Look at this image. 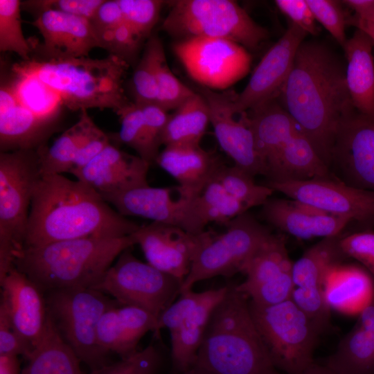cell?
Masks as SVG:
<instances>
[{"mask_svg":"<svg viewBox=\"0 0 374 374\" xmlns=\"http://www.w3.org/2000/svg\"><path fill=\"white\" fill-rule=\"evenodd\" d=\"M42 177L37 149L0 154V280L24 248L35 188Z\"/></svg>","mask_w":374,"mask_h":374,"instance_id":"cell-6","label":"cell"},{"mask_svg":"<svg viewBox=\"0 0 374 374\" xmlns=\"http://www.w3.org/2000/svg\"><path fill=\"white\" fill-rule=\"evenodd\" d=\"M21 6L19 0H0V51L15 53L27 61L31 45L22 32Z\"/></svg>","mask_w":374,"mask_h":374,"instance_id":"cell-42","label":"cell"},{"mask_svg":"<svg viewBox=\"0 0 374 374\" xmlns=\"http://www.w3.org/2000/svg\"><path fill=\"white\" fill-rule=\"evenodd\" d=\"M292 267L284 237L271 233L248 261L246 278L236 288L257 305L283 302L291 299L294 288Z\"/></svg>","mask_w":374,"mask_h":374,"instance_id":"cell-16","label":"cell"},{"mask_svg":"<svg viewBox=\"0 0 374 374\" xmlns=\"http://www.w3.org/2000/svg\"><path fill=\"white\" fill-rule=\"evenodd\" d=\"M184 374H211V373L204 371L203 370L195 368V367H192Z\"/></svg>","mask_w":374,"mask_h":374,"instance_id":"cell-60","label":"cell"},{"mask_svg":"<svg viewBox=\"0 0 374 374\" xmlns=\"http://www.w3.org/2000/svg\"><path fill=\"white\" fill-rule=\"evenodd\" d=\"M82 111L84 130L71 174L85 166L110 143L108 136L93 123L87 110Z\"/></svg>","mask_w":374,"mask_h":374,"instance_id":"cell-49","label":"cell"},{"mask_svg":"<svg viewBox=\"0 0 374 374\" xmlns=\"http://www.w3.org/2000/svg\"><path fill=\"white\" fill-rule=\"evenodd\" d=\"M227 286L192 367L211 374H278L252 319L249 299L235 285Z\"/></svg>","mask_w":374,"mask_h":374,"instance_id":"cell-4","label":"cell"},{"mask_svg":"<svg viewBox=\"0 0 374 374\" xmlns=\"http://www.w3.org/2000/svg\"><path fill=\"white\" fill-rule=\"evenodd\" d=\"M267 186L328 214L356 221L368 230L374 226V190L356 188L330 177L268 182Z\"/></svg>","mask_w":374,"mask_h":374,"instance_id":"cell-15","label":"cell"},{"mask_svg":"<svg viewBox=\"0 0 374 374\" xmlns=\"http://www.w3.org/2000/svg\"><path fill=\"white\" fill-rule=\"evenodd\" d=\"M374 41L364 32L356 29L343 49L346 79L355 109L374 120Z\"/></svg>","mask_w":374,"mask_h":374,"instance_id":"cell-30","label":"cell"},{"mask_svg":"<svg viewBox=\"0 0 374 374\" xmlns=\"http://www.w3.org/2000/svg\"><path fill=\"white\" fill-rule=\"evenodd\" d=\"M18 356L0 355V374H21Z\"/></svg>","mask_w":374,"mask_h":374,"instance_id":"cell-57","label":"cell"},{"mask_svg":"<svg viewBox=\"0 0 374 374\" xmlns=\"http://www.w3.org/2000/svg\"><path fill=\"white\" fill-rule=\"evenodd\" d=\"M44 294L48 315L80 362L91 371L109 364V354L98 345L97 327L106 311L121 304L93 288L61 289Z\"/></svg>","mask_w":374,"mask_h":374,"instance_id":"cell-8","label":"cell"},{"mask_svg":"<svg viewBox=\"0 0 374 374\" xmlns=\"http://www.w3.org/2000/svg\"><path fill=\"white\" fill-rule=\"evenodd\" d=\"M148 136L157 148L161 145V136L168 120L169 114L157 104L139 105Z\"/></svg>","mask_w":374,"mask_h":374,"instance_id":"cell-54","label":"cell"},{"mask_svg":"<svg viewBox=\"0 0 374 374\" xmlns=\"http://www.w3.org/2000/svg\"><path fill=\"white\" fill-rule=\"evenodd\" d=\"M100 48L130 65L137 57L143 39L125 22L112 29L97 33Z\"/></svg>","mask_w":374,"mask_h":374,"instance_id":"cell-46","label":"cell"},{"mask_svg":"<svg viewBox=\"0 0 374 374\" xmlns=\"http://www.w3.org/2000/svg\"><path fill=\"white\" fill-rule=\"evenodd\" d=\"M291 299L310 318L322 332L330 327L331 310L323 290L294 287Z\"/></svg>","mask_w":374,"mask_h":374,"instance_id":"cell-48","label":"cell"},{"mask_svg":"<svg viewBox=\"0 0 374 374\" xmlns=\"http://www.w3.org/2000/svg\"><path fill=\"white\" fill-rule=\"evenodd\" d=\"M131 248L120 254L93 288L122 305L141 308L158 319L180 295L182 283L148 262L139 260L132 254Z\"/></svg>","mask_w":374,"mask_h":374,"instance_id":"cell-10","label":"cell"},{"mask_svg":"<svg viewBox=\"0 0 374 374\" xmlns=\"http://www.w3.org/2000/svg\"><path fill=\"white\" fill-rule=\"evenodd\" d=\"M104 0H34L21 3L26 10L36 17L46 10H55L85 18L89 21Z\"/></svg>","mask_w":374,"mask_h":374,"instance_id":"cell-50","label":"cell"},{"mask_svg":"<svg viewBox=\"0 0 374 374\" xmlns=\"http://www.w3.org/2000/svg\"><path fill=\"white\" fill-rule=\"evenodd\" d=\"M262 213L265 219L277 229L303 240L341 234L350 222L295 199L269 198L262 205Z\"/></svg>","mask_w":374,"mask_h":374,"instance_id":"cell-24","label":"cell"},{"mask_svg":"<svg viewBox=\"0 0 374 374\" xmlns=\"http://www.w3.org/2000/svg\"><path fill=\"white\" fill-rule=\"evenodd\" d=\"M249 306L278 371L303 374L314 363L313 353L322 332L291 299L270 305H257L249 300Z\"/></svg>","mask_w":374,"mask_h":374,"instance_id":"cell-7","label":"cell"},{"mask_svg":"<svg viewBox=\"0 0 374 374\" xmlns=\"http://www.w3.org/2000/svg\"><path fill=\"white\" fill-rule=\"evenodd\" d=\"M316 21L320 23L343 48L347 41L346 17L341 1L306 0Z\"/></svg>","mask_w":374,"mask_h":374,"instance_id":"cell-47","label":"cell"},{"mask_svg":"<svg viewBox=\"0 0 374 374\" xmlns=\"http://www.w3.org/2000/svg\"><path fill=\"white\" fill-rule=\"evenodd\" d=\"M118 116L121 121L118 139L150 165L156 163L160 152L148 136L140 106L132 103Z\"/></svg>","mask_w":374,"mask_h":374,"instance_id":"cell-41","label":"cell"},{"mask_svg":"<svg viewBox=\"0 0 374 374\" xmlns=\"http://www.w3.org/2000/svg\"><path fill=\"white\" fill-rule=\"evenodd\" d=\"M339 247L346 258L358 261L374 277V232L365 230L342 235Z\"/></svg>","mask_w":374,"mask_h":374,"instance_id":"cell-51","label":"cell"},{"mask_svg":"<svg viewBox=\"0 0 374 374\" xmlns=\"http://www.w3.org/2000/svg\"><path fill=\"white\" fill-rule=\"evenodd\" d=\"M205 99L217 141L222 149L233 161L234 166L252 177L265 176L266 169L249 126L247 113L240 114L238 120L233 110L235 93L215 91L202 87L199 92Z\"/></svg>","mask_w":374,"mask_h":374,"instance_id":"cell-18","label":"cell"},{"mask_svg":"<svg viewBox=\"0 0 374 374\" xmlns=\"http://www.w3.org/2000/svg\"><path fill=\"white\" fill-rule=\"evenodd\" d=\"M173 51L188 74L202 87L226 90L249 73L247 48L227 39L194 37L177 40Z\"/></svg>","mask_w":374,"mask_h":374,"instance_id":"cell-13","label":"cell"},{"mask_svg":"<svg viewBox=\"0 0 374 374\" xmlns=\"http://www.w3.org/2000/svg\"><path fill=\"white\" fill-rule=\"evenodd\" d=\"M323 287L331 311L357 315L374 297V277L361 265L335 262L327 269Z\"/></svg>","mask_w":374,"mask_h":374,"instance_id":"cell-27","label":"cell"},{"mask_svg":"<svg viewBox=\"0 0 374 374\" xmlns=\"http://www.w3.org/2000/svg\"><path fill=\"white\" fill-rule=\"evenodd\" d=\"M125 21L144 40L152 35L163 1L118 0Z\"/></svg>","mask_w":374,"mask_h":374,"instance_id":"cell-45","label":"cell"},{"mask_svg":"<svg viewBox=\"0 0 374 374\" xmlns=\"http://www.w3.org/2000/svg\"><path fill=\"white\" fill-rule=\"evenodd\" d=\"M156 78L158 88L157 104L166 112L176 109L196 93L172 72L168 65L163 46L157 57Z\"/></svg>","mask_w":374,"mask_h":374,"instance_id":"cell-43","label":"cell"},{"mask_svg":"<svg viewBox=\"0 0 374 374\" xmlns=\"http://www.w3.org/2000/svg\"><path fill=\"white\" fill-rule=\"evenodd\" d=\"M303 374H336L324 364H312Z\"/></svg>","mask_w":374,"mask_h":374,"instance_id":"cell-59","label":"cell"},{"mask_svg":"<svg viewBox=\"0 0 374 374\" xmlns=\"http://www.w3.org/2000/svg\"><path fill=\"white\" fill-rule=\"evenodd\" d=\"M210 123L209 110L204 97L197 93L169 115L161 136V145H200Z\"/></svg>","mask_w":374,"mask_h":374,"instance_id":"cell-34","label":"cell"},{"mask_svg":"<svg viewBox=\"0 0 374 374\" xmlns=\"http://www.w3.org/2000/svg\"><path fill=\"white\" fill-rule=\"evenodd\" d=\"M134 244L132 234L62 240L21 249L15 253L14 265L44 294L61 289L93 288L120 254Z\"/></svg>","mask_w":374,"mask_h":374,"instance_id":"cell-3","label":"cell"},{"mask_svg":"<svg viewBox=\"0 0 374 374\" xmlns=\"http://www.w3.org/2000/svg\"><path fill=\"white\" fill-rule=\"evenodd\" d=\"M163 170L174 177L188 194L197 197L225 165L214 152L200 145L165 146L156 161Z\"/></svg>","mask_w":374,"mask_h":374,"instance_id":"cell-26","label":"cell"},{"mask_svg":"<svg viewBox=\"0 0 374 374\" xmlns=\"http://www.w3.org/2000/svg\"><path fill=\"white\" fill-rule=\"evenodd\" d=\"M16 78L11 87L18 101L53 128L63 105L58 94L33 73L15 66Z\"/></svg>","mask_w":374,"mask_h":374,"instance_id":"cell-36","label":"cell"},{"mask_svg":"<svg viewBox=\"0 0 374 374\" xmlns=\"http://www.w3.org/2000/svg\"><path fill=\"white\" fill-rule=\"evenodd\" d=\"M214 235L206 231L193 233L178 226L155 222L140 226L132 234L147 262L182 283L198 253Z\"/></svg>","mask_w":374,"mask_h":374,"instance_id":"cell-17","label":"cell"},{"mask_svg":"<svg viewBox=\"0 0 374 374\" xmlns=\"http://www.w3.org/2000/svg\"><path fill=\"white\" fill-rule=\"evenodd\" d=\"M180 194L173 197L176 187L138 186L101 195L121 215L137 216L152 222L178 226L186 231L201 233L207 225L201 218L195 199L180 186Z\"/></svg>","mask_w":374,"mask_h":374,"instance_id":"cell-14","label":"cell"},{"mask_svg":"<svg viewBox=\"0 0 374 374\" xmlns=\"http://www.w3.org/2000/svg\"><path fill=\"white\" fill-rule=\"evenodd\" d=\"M346 25L362 30L374 41V15L366 19H356L350 16L346 17Z\"/></svg>","mask_w":374,"mask_h":374,"instance_id":"cell-58","label":"cell"},{"mask_svg":"<svg viewBox=\"0 0 374 374\" xmlns=\"http://www.w3.org/2000/svg\"><path fill=\"white\" fill-rule=\"evenodd\" d=\"M177 40L213 37L232 40L255 50L269 35L238 3L231 0H179L162 24Z\"/></svg>","mask_w":374,"mask_h":374,"instance_id":"cell-9","label":"cell"},{"mask_svg":"<svg viewBox=\"0 0 374 374\" xmlns=\"http://www.w3.org/2000/svg\"><path fill=\"white\" fill-rule=\"evenodd\" d=\"M161 361L159 349L150 344L127 358L82 374H157Z\"/></svg>","mask_w":374,"mask_h":374,"instance_id":"cell-44","label":"cell"},{"mask_svg":"<svg viewBox=\"0 0 374 374\" xmlns=\"http://www.w3.org/2000/svg\"><path fill=\"white\" fill-rule=\"evenodd\" d=\"M139 227L83 182L47 175L35 188L24 248L88 237L121 238Z\"/></svg>","mask_w":374,"mask_h":374,"instance_id":"cell-2","label":"cell"},{"mask_svg":"<svg viewBox=\"0 0 374 374\" xmlns=\"http://www.w3.org/2000/svg\"><path fill=\"white\" fill-rule=\"evenodd\" d=\"M34 349L13 328L6 309L0 305V355H21L26 359Z\"/></svg>","mask_w":374,"mask_h":374,"instance_id":"cell-52","label":"cell"},{"mask_svg":"<svg viewBox=\"0 0 374 374\" xmlns=\"http://www.w3.org/2000/svg\"><path fill=\"white\" fill-rule=\"evenodd\" d=\"M90 21L96 34L123 23L125 20L118 1L104 0Z\"/></svg>","mask_w":374,"mask_h":374,"instance_id":"cell-55","label":"cell"},{"mask_svg":"<svg viewBox=\"0 0 374 374\" xmlns=\"http://www.w3.org/2000/svg\"><path fill=\"white\" fill-rule=\"evenodd\" d=\"M278 98L330 168L339 125L357 111L341 56L323 42L303 40Z\"/></svg>","mask_w":374,"mask_h":374,"instance_id":"cell-1","label":"cell"},{"mask_svg":"<svg viewBox=\"0 0 374 374\" xmlns=\"http://www.w3.org/2000/svg\"><path fill=\"white\" fill-rule=\"evenodd\" d=\"M226 226L225 232L215 234L198 253L181 285V293L192 290L203 280L243 273L252 255L271 234L247 212Z\"/></svg>","mask_w":374,"mask_h":374,"instance_id":"cell-11","label":"cell"},{"mask_svg":"<svg viewBox=\"0 0 374 374\" xmlns=\"http://www.w3.org/2000/svg\"><path fill=\"white\" fill-rule=\"evenodd\" d=\"M335 165L346 184L374 190V122L357 111L344 119L332 151Z\"/></svg>","mask_w":374,"mask_h":374,"instance_id":"cell-20","label":"cell"},{"mask_svg":"<svg viewBox=\"0 0 374 374\" xmlns=\"http://www.w3.org/2000/svg\"><path fill=\"white\" fill-rule=\"evenodd\" d=\"M26 360L21 374L82 373L80 360L62 339L48 315L42 339Z\"/></svg>","mask_w":374,"mask_h":374,"instance_id":"cell-33","label":"cell"},{"mask_svg":"<svg viewBox=\"0 0 374 374\" xmlns=\"http://www.w3.org/2000/svg\"><path fill=\"white\" fill-rule=\"evenodd\" d=\"M150 164L109 143L81 169L71 174L100 195L147 186Z\"/></svg>","mask_w":374,"mask_h":374,"instance_id":"cell-23","label":"cell"},{"mask_svg":"<svg viewBox=\"0 0 374 374\" xmlns=\"http://www.w3.org/2000/svg\"><path fill=\"white\" fill-rule=\"evenodd\" d=\"M278 10L290 21L308 34L316 35L319 30L316 20L306 0H276Z\"/></svg>","mask_w":374,"mask_h":374,"instance_id":"cell-53","label":"cell"},{"mask_svg":"<svg viewBox=\"0 0 374 374\" xmlns=\"http://www.w3.org/2000/svg\"><path fill=\"white\" fill-rule=\"evenodd\" d=\"M215 180L247 209L262 206L274 191L267 185L257 184L253 177L234 165H224Z\"/></svg>","mask_w":374,"mask_h":374,"instance_id":"cell-39","label":"cell"},{"mask_svg":"<svg viewBox=\"0 0 374 374\" xmlns=\"http://www.w3.org/2000/svg\"><path fill=\"white\" fill-rule=\"evenodd\" d=\"M149 331L159 337L156 317L137 307L118 305L106 311L100 318L97 341L103 350L124 359L138 351L139 342Z\"/></svg>","mask_w":374,"mask_h":374,"instance_id":"cell-25","label":"cell"},{"mask_svg":"<svg viewBox=\"0 0 374 374\" xmlns=\"http://www.w3.org/2000/svg\"><path fill=\"white\" fill-rule=\"evenodd\" d=\"M51 87L69 109H110L118 115L132 104L123 83L129 64L109 54L63 60H27L19 64Z\"/></svg>","mask_w":374,"mask_h":374,"instance_id":"cell-5","label":"cell"},{"mask_svg":"<svg viewBox=\"0 0 374 374\" xmlns=\"http://www.w3.org/2000/svg\"><path fill=\"white\" fill-rule=\"evenodd\" d=\"M17 100L11 85L0 89L1 152L37 149L53 131Z\"/></svg>","mask_w":374,"mask_h":374,"instance_id":"cell-28","label":"cell"},{"mask_svg":"<svg viewBox=\"0 0 374 374\" xmlns=\"http://www.w3.org/2000/svg\"><path fill=\"white\" fill-rule=\"evenodd\" d=\"M278 96L246 112L258 150L265 165V177L282 148L299 130L280 103Z\"/></svg>","mask_w":374,"mask_h":374,"instance_id":"cell-31","label":"cell"},{"mask_svg":"<svg viewBox=\"0 0 374 374\" xmlns=\"http://www.w3.org/2000/svg\"><path fill=\"white\" fill-rule=\"evenodd\" d=\"M227 290L226 285L181 292L158 317L159 330L170 331L172 366L176 374H184L193 366L211 316Z\"/></svg>","mask_w":374,"mask_h":374,"instance_id":"cell-12","label":"cell"},{"mask_svg":"<svg viewBox=\"0 0 374 374\" xmlns=\"http://www.w3.org/2000/svg\"><path fill=\"white\" fill-rule=\"evenodd\" d=\"M324 365L336 374H374V297Z\"/></svg>","mask_w":374,"mask_h":374,"instance_id":"cell-29","label":"cell"},{"mask_svg":"<svg viewBox=\"0 0 374 374\" xmlns=\"http://www.w3.org/2000/svg\"><path fill=\"white\" fill-rule=\"evenodd\" d=\"M342 4L353 10L351 17L356 19H366L374 15V0H344Z\"/></svg>","mask_w":374,"mask_h":374,"instance_id":"cell-56","label":"cell"},{"mask_svg":"<svg viewBox=\"0 0 374 374\" xmlns=\"http://www.w3.org/2000/svg\"><path fill=\"white\" fill-rule=\"evenodd\" d=\"M307 35L288 21L284 34L262 57L244 89L235 94L233 110L236 114L278 95L291 72L299 47Z\"/></svg>","mask_w":374,"mask_h":374,"instance_id":"cell-19","label":"cell"},{"mask_svg":"<svg viewBox=\"0 0 374 374\" xmlns=\"http://www.w3.org/2000/svg\"><path fill=\"white\" fill-rule=\"evenodd\" d=\"M1 303L15 330L35 348L46 329L48 314L44 293L14 265L0 280Z\"/></svg>","mask_w":374,"mask_h":374,"instance_id":"cell-21","label":"cell"},{"mask_svg":"<svg viewBox=\"0 0 374 374\" xmlns=\"http://www.w3.org/2000/svg\"><path fill=\"white\" fill-rule=\"evenodd\" d=\"M373 121L374 122V120Z\"/></svg>","mask_w":374,"mask_h":374,"instance_id":"cell-62","label":"cell"},{"mask_svg":"<svg viewBox=\"0 0 374 374\" xmlns=\"http://www.w3.org/2000/svg\"><path fill=\"white\" fill-rule=\"evenodd\" d=\"M43 37L45 60H63L88 57L100 42L89 20L55 10L39 14L32 22Z\"/></svg>","mask_w":374,"mask_h":374,"instance_id":"cell-22","label":"cell"},{"mask_svg":"<svg viewBox=\"0 0 374 374\" xmlns=\"http://www.w3.org/2000/svg\"><path fill=\"white\" fill-rule=\"evenodd\" d=\"M79 120L62 133L51 147L43 145L37 149L41 176L70 173L82 136L84 115L80 111Z\"/></svg>","mask_w":374,"mask_h":374,"instance_id":"cell-37","label":"cell"},{"mask_svg":"<svg viewBox=\"0 0 374 374\" xmlns=\"http://www.w3.org/2000/svg\"><path fill=\"white\" fill-rule=\"evenodd\" d=\"M195 204L199 215L206 224L214 222L226 225L248 210L216 180L204 187L197 196Z\"/></svg>","mask_w":374,"mask_h":374,"instance_id":"cell-38","label":"cell"},{"mask_svg":"<svg viewBox=\"0 0 374 374\" xmlns=\"http://www.w3.org/2000/svg\"><path fill=\"white\" fill-rule=\"evenodd\" d=\"M341 236V233L322 238L293 262L294 287L323 290V278L328 267L346 258L339 247Z\"/></svg>","mask_w":374,"mask_h":374,"instance_id":"cell-35","label":"cell"},{"mask_svg":"<svg viewBox=\"0 0 374 374\" xmlns=\"http://www.w3.org/2000/svg\"><path fill=\"white\" fill-rule=\"evenodd\" d=\"M162 47V42L158 36L152 35L148 39L142 57L133 73L134 103L136 105L157 104L158 88L156 63L158 53Z\"/></svg>","mask_w":374,"mask_h":374,"instance_id":"cell-40","label":"cell"},{"mask_svg":"<svg viewBox=\"0 0 374 374\" xmlns=\"http://www.w3.org/2000/svg\"><path fill=\"white\" fill-rule=\"evenodd\" d=\"M329 170L299 130L269 166L266 177L269 182L302 181L330 177Z\"/></svg>","mask_w":374,"mask_h":374,"instance_id":"cell-32","label":"cell"},{"mask_svg":"<svg viewBox=\"0 0 374 374\" xmlns=\"http://www.w3.org/2000/svg\"><path fill=\"white\" fill-rule=\"evenodd\" d=\"M278 374H283V373H279Z\"/></svg>","mask_w":374,"mask_h":374,"instance_id":"cell-61","label":"cell"}]
</instances>
